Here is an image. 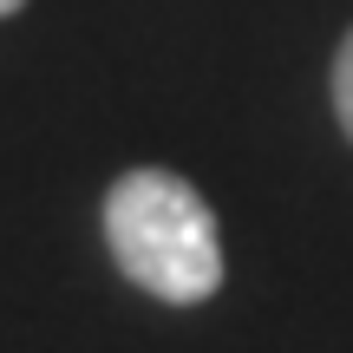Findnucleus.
I'll return each instance as SVG.
<instances>
[{
	"mask_svg": "<svg viewBox=\"0 0 353 353\" xmlns=\"http://www.w3.org/2000/svg\"><path fill=\"white\" fill-rule=\"evenodd\" d=\"M105 242L125 281L170 307H196L223 288V236L203 190L176 170H125L105 196Z\"/></svg>",
	"mask_w": 353,
	"mask_h": 353,
	"instance_id": "f257e3e1",
	"label": "nucleus"
},
{
	"mask_svg": "<svg viewBox=\"0 0 353 353\" xmlns=\"http://www.w3.org/2000/svg\"><path fill=\"white\" fill-rule=\"evenodd\" d=\"M334 112H341V131L353 138V33L334 52Z\"/></svg>",
	"mask_w": 353,
	"mask_h": 353,
	"instance_id": "f03ea898",
	"label": "nucleus"
},
{
	"mask_svg": "<svg viewBox=\"0 0 353 353\" xmlns=\"http://www.w3.org/2000/svg\"><path fill=\"white\" fill-rule=\"evenodd\" d=\"M26 7V0H0V20H7V13H20Z\"/></svg>",
	"mask_w": 353,
	"mask_h": 353,
	"instance_id": "7ed1b4c3",
	"label": "nucleus"
}]
</instances>
